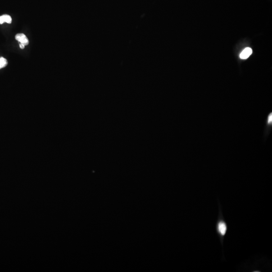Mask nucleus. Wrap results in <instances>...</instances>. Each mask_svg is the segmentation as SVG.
<instances>
[{"label": "nucleus", "mask_w": 272, "mask_h": 272, "mask_svg": "<svg viewBox=\"0 0 272 272\" xmlns=\"http://www.w3.org/2000/svg\"><path fill=\"white\" fill-rule=\"evenodd\" d=\"M15 39L17 41L20 42V44L24 45L25 46L29 44V40L26 36L23 33H19L16 35Z\"/></svg>", "instance_id": "obj_1"}, {"label": "nucleus", "mask_w": 272, "mask_h": 272, "mask_svg": "<svg viewBox=\"0 0 272 272\" xmlns=\"http://www.w3.org/2000/svg\"><path fill=\"white\" fill-rule=\"evenodd\" d=\"M253 51L250 47L245 48L240 54V58L242 59H247L251 55Z\"/></svg>", "instance_id": "obj_2"}, {"label": "nucleus", "mask_w": 272, "mask_h": 272, "mask_svg": "<svg viewBox=\"0 0 272 272\" xmlns=\"http://www.w3.org/2000/svg\"><path fill=\"white\" fill-rule=\"evenodd\" d=\"M218 230L219 232L221 234V235H224L226 233V230H227V226H226V224L223 222H220L219 223L218 225Z\"/></svg>", "instance_id": "obj_3"}, {"label": "nucleus", "mask_w": 272, "mask_h": 272, "mask_svg": "<svg viewBox=\"0 0 272 272\" xmlns=\"http://www.w3.org/2000/svg\"><path fill=\"white\" fill-rule=\"evenodd\" d=\"M12 20L11 17L9 15H3L0 16V24H2L5 22L10 24Z\"/></svg>", "instance_id": "obj_4"}, {"label": "nucleus", "mask_w": 272, "mask_h": 272, "mask_svg": "<svg viewBox=\"0 0 272 272\" xmlns=\"http://www.w3.org/2000/svg\"><path fill=\"white\" fill-rule=\"evenodd\" d=\"M8 65V61L5 58L1 57L0 58V69L5 68Z\"/></svg>", "instance_id": "obj_5"}, {"label": "nucleus", "mask_w": 272, "mask_h": 272, "mask_svg": "<svg viewBox=\"0 0 272 272\" xmlns=\"http://www.w3.org/2000/svg\"><path fill=\"white\" fill-rule=\"evenodd\" d=\"M19 45H20V47L21 49H24V47H25L24 45H23V44H20Z\"/></svg>", "instance_id": "obj_6"}]
</instances>
